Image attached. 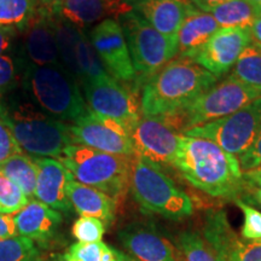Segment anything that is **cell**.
<instances>
[{
	"mask_svg": "<svg viewBox=\"0 0 261 261\" xmlns=\"http://www.w3.org/2000/svg\"><path fill=\"white\" fill-rule=\"evenodd\" d=\"M261 126V97L238 112L187 129L182 136L208 139L228 154L240 156L252 144Z\"/></svg>",
	"mask_w": 261,
	"mask_h": 261,
	"instance_id": "9",
	"label": "cell"
},
{
	"mask_svg": "<svg viewBox=\"0 0 261 261\" xmlns=\"http://www.w3.org/2000/svg\"><path fill=\"white\" fill-rule=\"evenodd\" d=\"M135 158L71 144L58 160L71 173L74 180L97 189L116 201L128 190Z\"/></svg>",
	"mask_w": 261,
	"mask_h": 261,
	"instance_id": "5",
	"label": "cell"
},
{
	"mask_svg": "<svg viewBox=\"0 0 261 261\" xmlns=\"http://www.w3.org/2000/svg\"><path fill=\"white\" fill-rule=\"evenodd\" d=\"M22 152L23 151L19 148L11 130L0 119V163L11 158V156L22 154Z\"/></svg>",
	"mask_w": 261,
	"mask_h": 261,
	"instance_id": "37",
	"label": "cell"
},
{
	"mask_svg": "<svg viewBox=\"0 0 261 261\" xmlns=\"http://www.w3.org/2000/svg\"><path fill=\"white\" fill-rule=\"evenodd\" d=\"M119 261H136V260L132 259L129 255H127V254L120 252V260Z\"/></svg>",
	"mask_w": 261,
	"mask_h": 261,
	"instance_id": "46",
	"label": "cell"
},
{
	"mask_svg": "<svg viewBox=\"0 0 261 261\" xmlns=\"http://www.w3.org/2000/svg\"><path fill=\"white\" fill-rule=\"evenodd\" d=\"M91 44L108 74L136 91V71L130 60L122 27L115 18H107L91 29Z\"/></svg>",
	"mask_w": 261,
	"mask_h": 261,
	"instance_id": "13",
	"label": "cell"
},
{
	"mask_svg": "<svg viewBox=\"0 0 261 261\" xmlns=\"http://www.w3.org/2000/svg\"><path fill=\"white\" fill-rule=\"evenodd\" d=\"M178 261H219L203 234L192 230L182 231L175 240Z\"/></svg>",
	"mask_w": 261,
	"mask_h": 261,
	"instance_id": "28",
	"label": "cell"
},
{
	"mask_svg": "<svg viewBox=\"0 0 261 261\" xmlns=\"http://www.w3.org/2000/svg\"><path fill=\"white\" fill-rule=\"evenodd\" d=\"M40 2V5L45 6V8H51V6H55L60 3L64 2V0H39Z\"/></svg>",
	"mask_w": 261,
	"mask_h": 261,
	"instance_id": "43",
	"label": "cell"
},
{
	"mask_svg": "<svg viewBox=\"0 0 261 261\" xmlns=\"http://www.w3.org/2000/svg\"><path fill=\"white\" fill-rule=\"evenodd\" d=\"M130 191L144 213L166 219L181 220L194 213L191 197L154 163L135 158L129 182Z\"/></svg>",
	"mask_w": 261,
	"mask_h": 261,
	"instance_id": "6",
	"label": "cell"
},
{
	"mask_svg": "<svg viewBox=\"0 0 261 261\" xmlns=\"http://www.w3.org/2000/svg\"><path fill=\"white\" fill-rule=\"evenodd\" d=\"M0 261H44L34 241L23 236L0 240Z\"/></svg>",
	"mask_w": 261,
	"mask_h": 261,
	"instance_id": "30",
	"label": "cell"
},
{
	"mask_svg": "<svg viewBox=\"0 0 261 261\" xmlns=\"http://www.w3.org/2000/svg\"><path fill=\"white\" fill-rule=\"evenodd\" d=\"M256 11H257V16H261V4L256 6Z\"/></svg>",
	"mask_w": 261,
	"mask_h": 261,
	"instance_id": "49",
	"label": "cell"
},
{
	"mask_svg": "<svg viewBox=\"0 0 261 261\" xmlns=\"http://www.w3.org/2000/svg\"><path fill=\"white\" fill-rule=\"evenodd\" d=\"M219 29L210 12L195 8L184 19L177 37L178 57L190 58Z\"/></svg>",
	"mask_w": 261,
	"mask_h": 261,
	"instance_id": "24",
	"label": "cell"
},
{
	"mask_svg": "<svg viewBox=\"0 0 261 261\" xmlns=\"http://www.w3.org/2000/svg\"><path fill=\"white\" fill-rule=\"evenodd\" d=\"M54 15L55 33L61 64L81 85L110 76L83 28Z\"/></svg>",
	"mask_w": 261,
	"mask_h": 261,
	"instance_id": "10",
	"label": "cell"
},
{
	"mask_svg": "<svg viewBox=\"0 0 261 261\" xmlns=\"http://www.w3.org/2000/svg\"><path fill=\"white\" fill-rule=\"evenodd\" d=\"M19 34L22 35L19 56L25 64L47 65L61 63L57 50L54 15L50 9L40 5L31 22Z\"/></svg>",
	"mask_w": 261,
	"mask_h": 261,
	"instance_id": "17",
	"label": "cell"
},
{
	"mask_svg": "<svg viewBox=\"0 0 261 261\" xmlns=\"http://www.w3.org/2000/svg\"><path fill=\"white\" fill-rule=\"evenodd\" d=\"M47 9L52 14L84 29L110 18V16L117 18L133 10V6L123 0H64Z\"/></svg>",
	"mask_w": 261,
	"mask_h": 261,
	"instance_id": "20",
	"label": "cell"
},
{
	"mask_svg": "<svg viewBox=\"0 0 261 261\" xmlns=\"http://www.w3.org/2000/svg\"><path fill=\"white\" fill-rule=\"evenodd\" d=\"M81 90L91 112L122 123L129 132L142 119L138 91L113 76L87 81Z\"/></svg>",
	"mask_w": 261,
	"mask_h": 261,
	"instance_id": "11",
	"label": "cell"
},
{
	"mask_svg": "<svg viewBox=\"0 0 261 261\" xmlns=\"http://www.w3.org/2000/svg\"><path fill=\"white\" fill-rule=\"evenodd\" d=\"M54 261H73V260L69 259L67 254H63V255H57V256H55Z\"/></svg>",
	"mask_w": 261,
	"mask_h": 261,
	"instance_id": "45",
	"label": "cell"
},
{
	"mask_svg": "<svg viewBox=\"0 0 261 261\" xmlns=\"http://www.w3.org/2000/svg\"><path fill=\"white\" fill-rule=\"evenodd\" d=\"M250 37H252L253 42L261 45V16L256 17L250 27Z\"/></svg>",
	"mask_w": 261,
	"mask_h": 261,
	"instance_id": "42",
	"label": "cell"
},
{
	"mask_svg": "<svg viewBox=\"0 0 261 261\" xmlns=\"http://www.w3.org/2000/svg\"><path fill=\"white\" fill-rule=\"evenodd\" d=\"M243 180L249 188H261V166L252 171L243 172Z\"/></svg>",
	"mask_w": 261,
	"mask_h": 261,
	"instance_id": "40",
	"label": "cell"
},
{
	"mask_svg": "<svg viewBox=\"0 0 261 261\" xmlns=\"http://www.w3.org/2000/svg\"><path fill=\"white\" fill-rule=\"evenodd\" d=\"M0 119L22 151L31 156L60 159L65 148L74 144L70 125L42 112L21 89L0 98Z\"/></svg>",
	"mask_w": 261,
	"mask_h": 261,
	"instance_id": "2",
	"label": "cell"
},
{
	"mask_svg": "<svg viewBox=\"0 0 261 261\" xmlns=\"http://www.w3.org/2000/svg\"><path fill=\"white\" fill-rule=\"evenodd\" d=\"M74 144L85 145L108 154L135 158L130 132L122 123L90 112L70 125Z\"/></svg>",
	"mask_w": 261,
	"mask_h": 261,
	"instance_id": "12",
	"label": "cell"
},
{
	"mask_svg": "<svg viewBox=\"0 0 261 261\" xmlns=\"http://www.w3.org/2000/svg\"><path fill=\"white\" fill-rule=\"evenodd\" d=\"M14 52L0 56V98L21 87L25 62Z\"/></svg>",
	"mask_w": 261,
	"mask_h": 261,
	"instance_id": "31",
	"label": "cell"
},
{
	"mask_svg": "<svg viewBox=\"0 0 261 261\" xmlns=\"http://www.w3.org/2000/svg\"><path fill=\"white\" fill-rule=\"evenodd\" d=\"M196 8L191 0H139L133 10L171 40H177L184 19Z\"/></svg>",
	"mask_w": 261,
	"mask_h": 261,
	"instance_id": "21",
	"label": "cell"
},
{
	"mask_svg": "<svg viewBox=\"0 0 261 261\" xmlns=\"http://www.w3.org/2000/svg\"><path fill=\"white\" fill-rule=\"evenodd\" d=\"M14 221L19 236L46 242L57 233L63 218L60 212L32 198L21 211L14 214Z\"/></svg>",
	"mask_w": 261,
	"mask_h": 261,
	"instance_id": "22",
	"label": "cell"
},
{
	"mask_svg": "<svg viewBox=\"0 0 261 261\" xmlns=\"http://www.w3.org/2000/svg\"><path fill=\"white\" fill-rule=\"evenodd\" d=\"M249 2H250V3H253V4L255 5V6H257V5H260V4H261V0H249Z\"/></svg>",
	"mask_w": 261,
	"mask_h": 261,
	"instance_id": "48",
	"label": "cell"
},
{
	"mask_svg": "<svg viewBox=\"0 0 261 261\" xmlns=\"http://www.w3.org/2000/svg\"><path fill=\"white\" fill-rule=\"evenodd\" d=\"M123 2H126V3H128V4H130V5H135L137 2H139V0H123Z\"/></svg>",
	"mask_w": 261,
	"mask_h": 261,
	"instance_id": "47",
	"label": "cell"
},
{
	"mask_svg": "<svg viewBox=\"0 0 261 261\" xmlns=\"http://www.w3.org/2000/svg\"><path fill=\"white\" fill-rule=\"evenodd\" d=\"M173 167L189 184L212 197L237 200L246 185L236 156L208 139L181 135Z\"/></svg>",
	"mask_w": 261,
	"mask_h": 261,
	"instance_id": "1",
	"label": "cell"
},
{
	"mask_svg": "<svg viewBox=\"0 0 261 261\" xmlns=\"http://www.w3.org/2000/svg\"><path fill=\"white\" fill-rule=\"evenodd\" d=\"M125 34L129 56L136 71L139 90L152 75L174 60L178 55L177 40H171L152 27L135 10L116 18Z\"/></svg>",
	"mask_w": 261,
	"mask_h": 261,
	"instance_id": "8",
	"label": "cell"
},
{
	"mask_svg": "<svg viewBox=\"0 0 261 261\" xmlns=\"http://www.w3.org/2000/svg\"><path fill=\"white\" fill-rule=\"evenodd\" d=\"M237 207L243 212L244 224L242 236L248 241H261V212L241 200H234Z\"/></svg>",
	"mask_w": 261,
	"mask_h": 261,
	"instance_id": "35",
	"label": "cell"
},
{
	"mask_svg": "<svg viewBox=\"0 0 261 261\" xmlns=\"http://www.w3.org/2000/svg\"><path fill=\"white\" fill-rule=\"evenodd\" d=\"M19 32L15 28L0 27V56L14 52L17 47Z\"/></svg>",
	"mask_w": 261,
	"mask_h": 261,
	"instance_id": "38",
	"label": "cell"
},
{
	"mask_svg": "<svg viewBox=\"0 0 261 261\" xmlns=\"http://www.w3.org/2000/svg\"><path fill=\"white\" fill-rule=\"evenodd\" d=\"M259 97L261 90L248 86L228 75L220 83H215L181 112L160 119L179 135H182L192 127L231 115Z\"/></svg>",
	"mask_w": 261,
	"mask_h": 261,
	"instance_id": "7",
	"label": "cell"
},
{
	"mask_svg": "<svg viewBox=\"0 0 261 261\" xmlns=\"http://www.w3.org/2000/svg\"><path fill=\"white\" fill-rule=\"evenodd\" d=\"M238 162L241 169L244 172L252 171L261 166V126L249 148L240 155Z\"/></svg>",
	"mask_w": 261,
	"mask_h": 261,
	"instance_id": "36",
	"label": "cell"
},
{
	"mask_svg": "<svg viewBox=\"0 0 261 261\" xmlns=\"http://www.w3.org/2000/svg\"><path fill=\"white\" fill-rule=\"evenodd\" d=\"M106 224L92 217H80L71 227V234L80 243H93L102 241Z\"/></svg>",
	"mask_w": 261,
	"mask_h": 261,
	"instance_id": "34",
	"label": "cell"
},
{
	"mask_svg": "<svg viewBox=\"0 0 261 261\" xmlns=\"http://www.w3.org/2000/svg\"><path fill=\"white\" fill-rule=\"evenodd\" d=\"M39 6V0H0V27L15 28L21 33Z\"/></svg>",
	"mask_w": 261,
	"mask_h": 261,
	"instance_id": "29",
	"label": "cell"
},
{
	"mask_svg": "<svg viewBox=\"0 0 261 261\" xmlns=\"http://www.w3.org/2000/svg\"><path fill=\"white\" fill-rule=\"evenodd\" d=\"M210 14L219 28H250L259 17L256 6L249 0H228L212 9Z\"/></svg>",
	"mask_w": 261,
	"mask_h": 261,
	"instance_id": "25",
	"label": "cell"
},
{
	"mask_svg": "<svg viewBox=\"0 0 261 261\" xmlns=\"http://www.w3.org/2000/svg\"><path fill=\"white\" fill-rule=\"evenodd\" d=\"M0 172L18 185L28 198L32 200L34 197L38 168L33 156L24 155L23 152L11 156L0 163Z\"/></svg>",
	"mask_w": 261,
	"mask_h": 261,
	"instance_id": "26",
	"label": "cell"
},
{
	"mask_svg": "<svg viewBox=\"0 0 261 261\" xmlns=\"http://www.w3.org/2000/svg\"><path fill=\"white\" fill-rule=\"evenodd\" d=\"M34 158L38 168L34 197L55 211L69 213L73 210L68 197V185L73 175L58 159Z\"/></svg>",
	"mask_w": 261,
	"mask_h": 261,
	"instance_id": "19",
	"label": "cell"
},
{
	"mask_svg": "<svg viewBox=\"0 0 261 261\" xmlns=\"http://www.w3.org/2000/svg\"><path fill=\"white\" fill-rule=\"evenodd\" d=\"M68 197L73 210L81 217H92L109 225L115 219L116 201L97 189L76 180L68 185Z\"/></svg>",
	"mask_w": 261,
	"mask_h": 261,
	"instance_id": "23",
	"label": "cell"
},
{
	"mask_svg": "<svg viewBox=\"0 0 261 261\" xmlns=\"http://www.w3.org/2000/svg\"><path fill=\"white\" fill-rule=\"evenodd\" d=\"M218 81V77L188 58L177 57L143 86V117H163L181 112Z\"/></svg>",
	"mask_w": 261,
	"mask_h": 261,
	"instance_id": "3",
	"label": "cell"
},
{
	"mask_svg": "<svg viewBox=\"0 0 261 261\" xmlns=\"http://www.w3.org/2000/svg\"><path fill=\"white\" fill-rule=\"evenodd\" d=\"M203 237L219 261H261V241H243L231 227L224 211L207 212Z\"/></svg>",
	"mask_w": 261,
	"mask_h": 261,
	"instance_id": "16",
	"label": "cell"
},
{
	"mask_svg": "<svg viewBox=\"0 0 261 261\" xmlns=\"http://www.w3.org/2000/svg\"><path fill=\"white\" fill-rule=\"evenodd\" d=\"M73 261H119L120 252L102 241L93 243H74L65 253Z\"/></svg>",
	"mask_w": 261,
	"mask_h": 261,
	"instance_id": "32",
	"label": "cell"
},
{
	"mask_svg": "<svg viewBox=\"0 0 261 261\" xmlns=\"http://www.w3.org/2000/svg\"><path fill=\"white\" fill-rule=\"evenodd\" d=\"M250 41V28H219L189 60L219 79L232 69Z\"/></svg>",
	"mask_w": 261,
	"mask_h": 261,
	"instance_id": "15",
	"label": "cell"
},
{
	"mask_svg": "<svg viewBox=\"0 0 261 261\" xmlns=\"http://www.w3.org/2000/svg\"><path fill=\"white\" fill-rule=\"evenodd\" d=\"M230 75L248 86L261 90V45L250 41L238 57Z\"/></svg>",
	"mask_w": 261,
	"mask_h": 261,
	"instance_id": "27",
	"label": "cell"
},
{
	"mask_svg": "<svg viewBox=\"0 0 261 261\" xmlns=\"http://www.w3.org/2000/svg\"><path fill=\"white\" fill-rule=\"evenodd\" d=\"M254 197H255V201L261 205V188H257L255 192H254Z\"/></svg>",
	"mask_w": 261,
	"mask_h": 261,
	"instance_id": "44",
	"label": "cell"
},
{
	"mask_svg": "<svg viewBox=\"0 0 261 261\" xmlns=\"http://www.w3.org/2000/svg\"><path fill=\"white\" fill-rule=\"evenodd\" d=\"M117 236L127 255L136 261H178L173 244L152 225L128 224Z\"/></svg>",
	"mask_w": 261,
	"mask_h": 261,
	"instance_id": "18",
	"label": "cell"
},
{
	"mask_svg": "<svg viewBox=\"0 0 261 261\" xmlns=\"http://www.w3.org/2000/svg\"><path fill=\"white\" fill-rule=\"evenodd\" d=\"M19 236L14 221V215L0 213V240Z\"/></svg>",
	"mask_w": 261,
	"mask_h": 261,
	"instance_id": "39",
	"label": "cell"
},
{
	"mask_svg": "<svg viewBox=\"0 0 261 261\" xmlns=\"http://www.w3.org/2000/svg\"><path fill=\"white\" fill-rule=\"evenodd\" d=\"M226 2H228V0H191V3L196 6V8L205 12H210L212 9L215 8V6Z\"/></svg>",
	"mask_w": 261,
	"mask_h": 261,
	"instance_id": "41",
	"label": "cell"
},
{
	"mask_svg": "<svg viewBox=\"0 0 261 261\" xmlns=\"http://www.w3.org/2000/svg\"><path fill=\"white\" fill-rule=\"evenodd\" d=\"M29 198L18 185L0 172V213L14 215L28 203Z\"/></svg>",
	"mask_w": 261,
	"mask_h": 261,
	"instance_id": "33",
	"label": "cell"
},
{
	"mask_svg": "<svg viewBox=\"0 0 261 261\" xmlns=\"http://www.w3.org/2000/svg\"><path fill=\"white\" fill-rule=\"evenodd\" d=\"M135 154L159 167L173 166L181 135L159 117H143L130 130Z\"/></svg>",
	"mask_w": 261,
	"mask_h": 261,
	"instance_id": "14",
	"label": "cell"
},
{
	"mask_svg": "<svg viewBox=\"0 0 261 261\" xmlns=\"http://www.w3.org/2000/svg\"><path fill=\"white\" fill-rule=\"evenodd\" d=\"M44 113L63 122H75L91 110L81 86L61 63L25 64L21 87Z\"/></svg>",
	"mask_w": 261,
	"mask_h": 261,
	"instance_id": "4",
	"label": "cell"
}]
</instances>
